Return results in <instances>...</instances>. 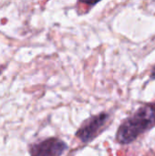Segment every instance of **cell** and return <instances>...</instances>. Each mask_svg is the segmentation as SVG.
<instances>
[{
	"label": "cell",
	"mask_w": 155,
	"mask_h": 156,
	"mask_svg": "<svg viewBox=\"0 0 155 156\" xmlns=\"http://www.w3.org/2000/svg\"><path fill=\"white\" fill-rule=\"evenodd\" d=\"M154 125L155 104H144L121 124L116 140L121 144H129Z\"/></svg>",
	"instance_id": "6da1fadb"
},
{
	"label": "cell",
	"mask_w": 155,
	"mask_h": 156,
	"mask_svg": "<svg viewBox=\"0 0 155 156\" xmlns=\"http://www.w3.org/2000/svg\"><path fill=\"white\" fill-rule=\"evenodd\" d=\"M151 79H152V80H155V66L153 67V69H152V72H151Z\"/></svg>",
	"instance_id": "5b68a950"
},
{
	"label": "cell",
	"mask_w": 155,
	"mask_h": 156,
	"mask_svg": "<svg viewBox=\"0 0 155 156\" xmlns=\"http://www.w3.org/2000/svg\"><path fill=\"white\" fill-rule=\"evenodd\" d=\"M100 1V0H79V2H81L83 4H86V5H94L97 3H99Z\"/></svg>",
	"instance_id": "277c9868"
},
{
	"label": "cell",
	"mask_w": 155,
	"mask_h": 156,
	"mask_svg": "<svg viewBox=\"0 0 155 156\" xmlns=\"http://www.w3.org/2000/svg\"><path fill=\"white\" fill-rule=\"evenodd\" d=\"M1 72H2V69H0V74H1Z\"/></svg>",
	"instance_id": "8992f818"
},
{
	"label": "cell",
	"mask_w": 155,
	"mask_h": 156,
	"mask_svg": "<svg viewBox=\"0 0 155 156\" xmlns=\"http://www.w3.org/2000/svg\"><path fill=\"white\" fill-rule=\"evenodd\" d=\"M110 120V114L100 112L86 120L76 133V136L82 143H90L93 141L106 126Z\"/></svg>",
	"instance_id": "7a4b0ae2"
},
{
	"label": "cell",
	"mask_w": 155,
	"mask_h": 156,
	"mask_svg": "<svg viewBox=\"0 0 155 156\" xmlns=\"http://www.w3.org/2000/svg\"><path fill=\"white\" fill-rule=\"evenodd\" d=\"M68 145L58 138H48L30 147V154L37 156H58L64 154Z\"/></svg>",
	"instance_id": "3957f363"
}]
</instances>
